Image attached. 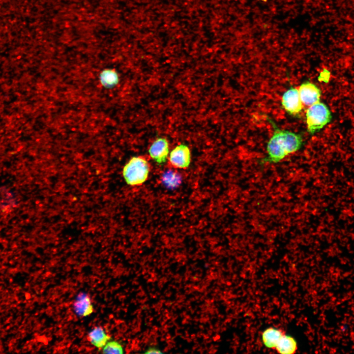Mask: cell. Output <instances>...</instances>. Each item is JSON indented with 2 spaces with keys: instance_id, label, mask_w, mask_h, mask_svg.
I'll return each instance as SVG.
<instances>
[{
  "instance_id": "cell-1",
  "label": "cell",
  "mask_w": 354,
  "mask_h": 354,
  "mask_svg": "<svg viewBox=\"0 0 354 354\" xmlns=\"http://www.w3.org/2000/svg\"><path fill=\"white\" fill-rule=\"evenodd\" d=\"M269 120L273 125L274 132L267 144V156L260 161L261 165L279 163L289 155L298 150L303 144L301 135L280 129L273 121Z\"/></svg>"
},
{
  "instance_id": "cell-2",
  "label": "cell",
  "mask_w": 354,
  "mask_h": 354,
  "mask_svg": "<svg viewBox=\"0 0 354 354\" xmlns=\"http://www.w3.org/2000/svg\"><path fill=\"white\" fill-rule=\"evenodd\" d=\"M150 165L145 156H133L124 166L122 174L127 184L140 186L148 179Z\"/></svg>"
},
{
  "instance_id": "cell-3",
  "label": "cell",
  "mask_w": 354,
  "mask_h": 354,
  "mask_svg": "<svg viewBox=\"0 0 354 354\" xmlns=\"http://www.w3.org/2000/svg\"><path fill=\"white\" fill-rule=\"evenodd\" d=\"M306 117L308 131L311 134L324 127L332 118L327 107L320 102L307 108Z\"/></svg>"
},
{
  "instance_id": "cell-4",
  "label": "cell",
  "mask_w": 354,
  "mask_h": 354,
  "mask_svg": "<svg viewBox=\"0 0 354 354\" xmlns=\"http://www.w3.org/2000/svg\"><path fill=\"white\" fill-rule=\"evenodd\" d=\"M169 166L174 169H187L191 161V153L188 147L184 144L176 146L170 152Z\"/></svg>"
},
{
  "instance_id": "cell-5",
  "label": "cell",
  "mask_w": 354,
  "mask_h": 354,
  "mask_svg": "<svg viewBox=\"0 0 354 354\" xmlns=\"http://www.w3.org/2000/svg\"><path fill=\"white\" fill-rule=\"evenodd\" d=\"M296 88L303 108H308L319 102L321 92L314 84L307 82Z\"/></svg>"
},
{
  "instance_id": "cell-6",
  "label": "cell",
  "mask_w": 354,
  "mask_h": 354,
  "mask_svg": "<svg viewBox=\"0 0 354 354\" xmlns=\"http://www.w3.org/2000/svg\"><path fill=\"white\" fill-rule=\"evenodd\" d=\"M282 104L285 110L292 115L298 114L304 108L296 88H291L284 92Z\"/></svg>"
},
{
  "instance_id": "cell-7",
  "label": "cell",
  "mask_w": 354,
  "mask_h": 354,
  "mask_svg": "<svg viewBox=\"0 0 354 354\" xmlns=\"http://www.w3.org/2000/svg\"><path fill=\"white\" fill-rule=\"evenodd\" d=\"M169 151V143L164 138L156 139L148 149L150 157L159 164H163L166 161Z\"/></svg>"
},
{
  "instance_id": "cell-8",
  "label": "cell",
  "mask_w": 354,
  "mask_h": 354,
  "mask_svg": "<svg viewBox=\"0 0 354 354\" xmlns=\"http://www.w3.org/2000/svg\"><path fill=\"white\" fill-rule=\"evenodd\" d=\"M73 307L75 312L80 316H88L93 311L89 296L83 293L78 295Z\"/></svg>"
},
{
  "instance_id": "cell-9",
  "label": "cell",
  "mask_w": 354,
  "mask_h": 354,
  "mask_svg": "<svg viewBox=\"0 0 354 354\" xmlns=\"http://www.w3.org/2000/svg\"><path fill=\"white\" fill-rule=\"evenodd\" d=\"M285 333L284 330L277 328L270 327L262 333V341L265 346L275 350L278 343Z\"/></svg>"
},
{
  "instance_id": "cell-10",
  "label": "cell",
  "mask_w": 354,
  "mask_h": 354,
  "mask_svg": "<svg viewBox=\"0 0 354 354\" xmlns=\"http://www.w3.org/2000/svg\"><path fill=\"white\" fill-rule=\"evenodd\" d=\"M110 336L106 334L101 326L94 328L88 334V340L94 346L101 348L110 340Z\"/></svg>"
},
{
  "instance_id": "cell-11",
  "label": "cell",
  "mask_w": 354,
  "mask_h": 354,
  "mask_svg": "<svg viewBox=\"0 0 354 354\" xmlns=\"http://www.w3.org/2000/svg\"><path fill=\"white\" fill-rule=\"evenodd\" d=\"M297 349V343L294 338L285 333L280 339L275 350L282 354H292Z\"/></svg>"
},
{
  "instance_id": "cell-12",
  "label": "cell",
  "mask_w": 354,
  "mask_h": 354,
  "mask_svg": "<svg viewBox=\"0 0 354 354\" xmlns=\"http://www.w3.org/2000/svg\"><path fill=\"white\" fill-rule=\"evenodd\" d=\"M100 79L102 85L105 87H113L118 84V77L114 70L106 69L100 74Z\"/></svg>"
},
{
  "instance_id": "cell-13",
  "label": "cell",
  "mask_w": 354,
  "mask_h": 354,
  "mask_svg": "<svg viewBox=\"0 0 354 354\" xmlns=\"http://www.w3.org/2000/svg\"><path fill=\"white\" fill-rule=\"evenodd\" d=\"M163 181L169 187H174L180 182V177L176 172H168L163 176Z\"/></svg>"
},
{
  "instance_id": "cell-14",
  "label": "cell",
  "mask_w": 354,
  "mask_h": 354,
  "mask_svg": "<svg viewBox=\"0 0 354 354\" xmlns=\"http://www.w3.org/2000/svg\"><path fill=\"white\" fill-rule=\"evenodd\" d=\"M122 346L117 341L109 342L104 346L103 349L104 354H122Z\"/></svg>"
},
{
  "instance_id": "cell-15",
  "label": "cell",
  "mask_w": 354,
  "mask_h": 354,
  "mask_svg": "<svg viewBox=\"0 0 354 354\" xmlns=\"http://www.w3.org/2000/svg\"><path fill=\"white\" fill-rule=\"evenodd\" d=\"M146 354H162V352L160 350L154 348L150 347L145 352Z\"/></svg>"
},
{
  "instance_id": "cell-16",
  "label": "cell",
  "mask_w": 354,
  "mask_h": 354,
  "mask_svg": "<svg viewBox=\"0 0 354 354\" xmlns=\"http://www.w3.org/2000/svg\"><path fill=\"white\" fill-rule=\"evenodd\" d=\"M260 0L266 1H267V0Z\"/></svg>"
}]
</instances>
